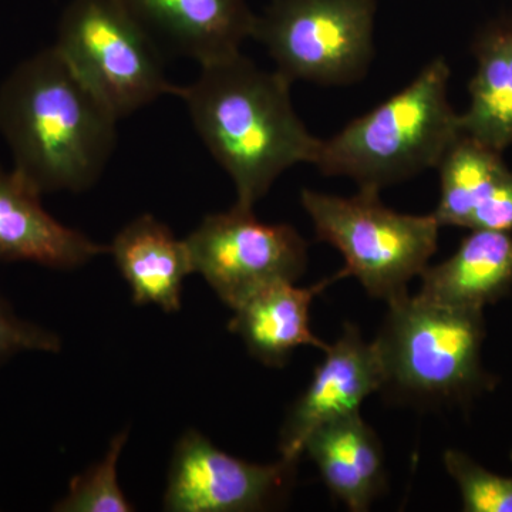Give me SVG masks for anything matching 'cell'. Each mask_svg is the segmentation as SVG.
I'll use <instances>...</instances> for the list:
<instances>
[{
    "mask_svg": "<svg viewBox=\"0 0 512 512\" xmlns=\"http://www.w3.org/2000/svg\"><path fill=\"white\" fill-rule=\"evenodd\" d=\"M291 84L238 53L201 66L194 83L175 90L202 143L234 181L238 207L252 210L286 170L315 163L322 140L293 109Z\"/></svg>",
    "mask_w": 512,
    "mask_h": 512,
    "instance_id": "cell-1",
    "label": "cell"
},
{
    "mask_svg": "<svg viewBox=\"0 0 512 512\" xmlns=\"http://www.w3.org/2000/svg\"><path fill=\"white\" fill-rule=\"evenodd\" d=\"M117 121L55 46L20 63L0 87L13 170L40 194L93 187L113 156Z\"/></svg>",
    "mask_w": 512,
    "mask_h": 512,
    "instance_id": "cell-2",
    "label": "cell"
},
{
    "mask_svg": "<svg viewBox=\"0 0 512 512\" xmlns=\"http://www.w3.org/2000/svg\"><path fill=\"white\" fill-rule=\"evenodd\" d=\"M450 73L444 57L431 60L399 93L322 140L313 165L375 192L439 167L463 134L448 100Z\"/></svg>",
    "mask_w": 512,
    "mask_h": 512,
    "instance_id": "cell-3",
    "label": "cell"
},
{
    "mask_svg": "<svg viewBox=\"0 0 512 512\" xmlns=\"http://www.w3.org/2000/svg\"><path fill=\"white\" fill-rule=\"evenodd\" d=\"M389 311L373 340L384 386L419 403L467 404L494 389L483 366L484 311L407 295Z\"/></svg>",
    "mask_w": 512,
    "mask_h": 512,
    "instance_id": "cell-4",
    "label": "cell"
},
{
    "mask_svg": "<svg viewBox=\"0 0 512 512\" xmlns=\"http://www.w3.org/2000/svg\"><path fill=\"white\" fill-rule=\"evenodd\" d=\"M316 238L345 258L343 272L373 298L392 302L423 274L439 244L433 215L402 214L384 207L379 192L359 190L353 197L302 190Z\"/></svg>",
    "mask_w": 512,
    "mask_h": 512,
    "instance_id": "cell-5",
    "label": "cell"
},
{
    "mask_svg": "<svg viewBox=\"0 0 512 512\" xmlns=\"http://www.w3.org/2000/svg\"><path fill=\"white\" fill-rule=\"evenodd\" d=\"M55 47L119 120L177 90L156 40L121 0H70Z\"/></svg>",
    "mask_w": 512,
    "mask_h": 512,
    "instance_id": "cell-6",
    "label": "cell"
},
{
    "mask_svg": "<svg viewBox=\"0 0 512 512\" xmlns=\"http://www.w3.org/2000/svg\"><path fill=\"white\" fill-rule=\"evenodd\" d=\"M377 0H272L256 15L252 39L286 79L345 86L375 57Z\"/></svg>",
    "mask_w": 512,
    "mask_h": 512,
    "instance_id": "cell-7",
    "label": "cell"
},
{
    "mask_svg": "<svg viewBox=\"0 0 512 512\" xmlns=\"http://www.w3.org/2000/svg\"><path fill=\"white\" fill-rule=\"evenodd\" d=\"M194 272L231 309L276 282H296L308 268V244L288 224H265L234 205L211 214L185 238Z\"/></svg>",
    "mask_w": 512,
    "mask_h": 512,
    "instance_id": "cell-8",
    "label": "cell"
},
{
    "mask_svg": "<svg viewBox=\"0 0 512 512\" xmlns=\"http://www.w3.org/2000/svg\"><path fill=\"white\" fill-rule=\"evenodd\" d=\"M295 461L255 464L229 456L197 430L178 440L168 471L164 510L252 512L281 503L295 478Z\"/></svg>",
    "mask_w": 512,
    "mask_h": 512,
    "instance_id": "cell-9",
    "label": "cell"
},
{
    "mask_svg": "<svg viewBox=\"0 0 512 512\" xmlns=\"http://www.w3.org/2000/svg\"><path fill=\"white\" fill-rule=\"evenodd\" d=\"M308 389L296 400L286 416L279 436L281 457L298 463L306 440L329 421L360 413L370 394L384 386L382 360L375 342H366L352 323L325 350Z\"/></svg>",
    "mask_w": 512,
    "mask_h": 512,
    "instance_id": "cell-10",
    "label": "cell"
},
{
    "mask_svg": "<svg viewBox=\"0 0 512 512\" xmlns=\"http://www.w3.org/2000/svg\"><path fill=\"white\" fill-rule=\"evenodd\" d=\"M156 40L201 66L241 53L254 33L248 0H121ZM157 43V42H156Z\"/></svg>",
    "mask_w": 512,
    "mask_h": 512,
    "instance_id": "cell-11",
    "label": "cell"
},
{
    "mask_svg": "<svg viewBox=\"0 0 512 512\" xmlns=\"http://www.w3.org/2000/svg\"><path fill=\"white\" fill-rule=\"evenodd\" d=\"M39 191L15 170L0 167V262H35L55 269L79 268L109 254L43 208Z\"/></svg>",
    "mask_w": 512,
    "mask_h": 512,
    "instance_id": "cell-12",
    "label": "cell"
},
{
    "mask_svg": "<svg viewBox=\"0 0 512 512\" xmlns=\"http://www.w3.org/2000/svg\"><path fill=\"white\" fill-rule=\"evenodd\" d=\"M348 278L343 269L309 288L295 282H276L255 292L237 308L229 320V332L235 333L248 352L268 367H284L301 346L325 352L329 345L311 329L313 299L333 282Z\"/></svg>",
    "mask_w": 512,
    "mask_h": 512,
    "instance_id": "cell-13",
    "label": "cell"
},
{
    "mask_svg": "<svg viewBox=\"0 0 512 512\" xmlns=\"http://www.w3.org/2000/svg\"><path fill=\"white\" fill-rule=\"evenodd\" d=\"M136 305H156L165 313L181 309L184 281L194 274L187 242L153 215L127 224L109 247Z\"/></svg>",
    "mask_w": 512,
    "mask_h": 512,
    "instance_id": "cell-14",
    "label": "cell"
},
{
    "mask_svg": "<svg viewBox=\"0 0 512 512\" xmlns=\"http://www.w3.org/2000/svg\"><path fill=\"white\" fill-rule=\"evenodd\" d=\"M323 483L350 511L365 512L386 490L383 447L360 413L329 421L313 431L303 454Z\"/></svg>",
    "mask_w": 512,
    "mask_h": 512,
    "instance_id": "cell-15",
    "label": "cell"
},
{
    "mask_svg": "<svg viewBox=\"0 0 512 512\" xmlns=\"http://www.w3.org/2000/svg\"><path fill=\"white\" fill-rule=\"evenodd\" d=\"M470 231L450 258L424 269L420 296L457 308L484 311L485 306L512 291L511 232Z\"/></svg>",
    "mask_w": 512,
    "mask_h": 512,
    "instance_id": "cell-16",
    "label": "cell"
},
{
    "mask_svg": "<svg viewBox=\"0 0 512 512\" xmlns=\"http://www.w3.org/2000/svg\"><path fill=\"white\" fill-rule=\"evenodd\" d=\"M477 69L461 133L503 154L512 146V18L495 19L474 37Z\"/></svg>",
    "mask_w": 512,
    "mask_h": 512,
    "instance_id": "cell-17",
    "label": "cell"
},
{
    "mask_svg": "<svg viewBox=\"0 0 512 512\" xmlns=\"http://www.w3.org/2000/svg\"><path fill=\"white\" fill-rule=\"evenodd\" d=\"M437 168L440 200L431 215L440 227L467 228L477 205L507 164L503 154L461 134Z\"/></svg>",
    "mask_w": 512,
    "mask_h": 512,
    "instance_id": "cell-18",
    "label": "cell"
},
{
    "mask_svg": "<svg viewBox=\"0 0 512 512\" xmlns=\"http://www.w3.org/2000/svg\"><path fill=\"white\" fill-rule=\"evenodd\" d=\"M128 431H121L110 441L106 456L80 476L73 478L69 491L53 511L57 512H131L136 510L127 500L117 478L121 451Z\"/></svg>",
    "mask_w": 512,
    "mask_h": 512,
    "instance_id": "cell-19",
    "label": "cell"
},
{
    "mask_svg": "<svg viewBox=\"0 0 512 512\" xmlns=\"http://www.w3.org/2000/svg\"><path fill=\"white\" fill-rule=\"evenodd\" d=\"M443 463L460 490L463 511L512 512V477L498 476L460 450H447Z\"/></svg>",
    "mask_w": 512,
    "mask_h": 512,
    "instance_id": "cell-20",
    "label": "cell"
},
{
    "mask_svg": "<svg viewBox=\"0 0 512 512\" xmlns=\"http://www.w3.org/2000/svg\"><path fill=\"white\" fill-rule=\"evenodd\" d=\"M59 336L42 326L19 318L0 298V365L23 352H59Z\"/></svg>",
    "mask_w": 512,
    "mask_h": 512,
    "instance_id": "cell-21",
    "label": "cell"
},
{
    "mask_svg": "<svg viewBox=\"0 0 512 512\" xmlns=\"http://www.w3.org/2000/svg\"><path fill=\"white\" fill-rule=\"evenodd\" d=\"M467 229L512 231V170L505 168L477 205Z\"/></svg>",
    "mask_w": 512,
    "mask_h": 512,
    "instance_id": "cell-22",
    "label": "cell"
},
{
    "mask_svg": "<svg viewBox=\"0 0 512 512\" xmlns=\"http://www.w3.org/2000/svg\"><path fill=\"white\" fill-rule=\"evenodd\" d=\"M511 460H512V453H511Z\"/></svg>",
    "mask_w": 512,
    "mask_h": 512,
    "instance_id": "cell-23",
    "label": "cell"
}]
</instances>
